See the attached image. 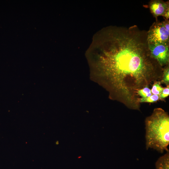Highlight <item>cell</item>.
I'll return each instance as SVG.
<instances>
[{
	"mask_svg": "<svg viewBox=\"0 0 169 169\" xmlns=\"http://www.w3.org/2000/svg\"><path fill=\"white\" fill-rule=\"evenodd\" d=\"M159 100V95L152 94L148 97L140 98L139 102L140 103L144 102L153 103L157 102Z\"/></svg>",
	"mask_w": 169,
	"mask_h": 169,
	"instance_id": "9c48e42d",
	"label": "cell"
},
{
	"mask_svg": "<svg viewBox=\"0 0 169 169\" xmlns=\"http://www.w3.org/2000/svg\"><path fill=\"white\" fill-rule=\"evenodd\" d=\"M169 95V85L164 87L161 94L159 95V100H163Z\"/></svg>",
	"mask_w": 169,
	"mask_h": 169,
	"instance_id": "8fae6325",
	"label": "cell"
},
{
	"mask_svg": "<svg viewBox=\"0 0 169 169\" xmlns=\"http://www.w3.org/2000/svg\"><path fill=\"white\" fill-rule=\"evenodd\" d=\"M163 17L165 18L166 20H168L169 18V9L166 11Z\"/></svg>",
	"mask_w": 169,
	"mask_h": 169,
	"instance_id": "7c38bea8",
	"label": "cell"
},
{
	"mask_svg": "<svg viewBox=\"0 0 169 169\" xmlns=\"http://www.w3.org/2000/svg\"><path fill=\"white\" fill-rule=\"evenodd\" d=\"M86 55L109 98L130 109L140 111L138 90L162 79L163 68L151 55L147 31L136 25L103 28L94 35Z\"/></svg>",
	"mask_w": 169,
	"mask_h": 169,
	"instance_id": "6da1fadb",
	"label": "cell"
},
{
	"mask_svg": "<svg viewBox=\"0 0 169 169\" xmlns=\"http://www.w3.org/2000/svg\"><path fill=\"white\" fill-rule=\"evenodd\" d=\"M161 84H165L166 86L169 85V66L168 64L163 68L162 77L160 81Z\"/></svg>",
	"mask_w": 169,
	"mask_h": 169,
	"instance_id": "52a82bcc",
	"label": "cell"
},
{
	"mask_svg": "<svg viewBox=\"0 0 169 169\" xmlns=\"http://www.w3.org/2000/svg\"><path fill=\"white\" fill-rule=\"evenodd\" d=\"M137 94L139 96L143 98L148 97L152 95L151 92V89L148 86L145 87L138 90L137 92Z\"/></svg>",
	"mask_w": 169,
	"mask_h": 169,
	"instance_id": "30bf717a",
	"label": "cell"
},
{
	"mask_svg": "<svg viewBox=\"0 0 169 169\" xmlns=\"http://www.w3.org/2000/svg\"><path fill=\"white\" fill-rule=\"evenodd\" d=\"M146 148L161 153L167 151L169 144V115L161 108H155L145 120Z\"/></svg>",
	"mask_w": 169,
	"mask_h": 169,
	"instance_id": "7a4b0ae2",
	"label": "cell"
},
{
	"mask_svg": "<svg viewBox=\"0 0 169 169\" xmlns=\"http://www.w3.org/2000/svg\"><path fill=\"white\" fill-rule=\"evenodd\" d=\"M148 43H161L169 44V22L165 20L161 22L156 21L147 31Z\"/></svg>",
	"mask_w": 169,
	"mask_h": 169,
	"instance_id": "3957f363",
	"label": "cell"
},
{
	"mask_svg": "<svg viewBox=\"0 0 169 169\" xmlns=\"http://www.w3.org/2000/svg\"><path fill=\"white\" fill-rule=\"evenodd\" d=\"M151 57L163 67L169 64V44L161 43H148Z\"/></svg>",
	"mask_w": 169,
	"mask_h": 169,
	"instance_id": "277c9868",
	"label": "cell"
},
{
	"mask_svg": "<svg viewBox=\"0 0 169 169\" xmlns=\"http://www.w3.org/2000/svg\"><path fill=\"white\" fill-rule=\"evenodd\" d=\"M160 157L155 163L156 169H169V151Z\"/></svg>",
	"mask_w": 169,
	"mask_h": 169,
	"instance_id": "8992f818",
	"label": "cell"
},
{
	"mask_svg": "<svg viewBox=\"0 0 169 169\" xmlns=\"http://www.w3.org/2000/svg\"><path fill=\"white\" fill-rule=\"evenodd\" d=\"M150 10L155 17L163 16L166 11L169 9V2H164L160 0L151 1L149 4Z\"/></svg>",
	"mask_w": 169,
	"mask_h": 169,
	"instance_id": "5b68a950",
	"label": "cell"
},
{
	"mask_svg": "<svg viewBox=\"0 0 169 169\" xmlns=\"http://www.w3.org/2000/svg\"><path fill=\"white\" fill-rule=\"evenodd\" d=\"M160 81H156L153 84L151 92L152 94L159 95L162 91L164 88L161 85Z\"/></svg>",
	"mask_w": 169,
	"mask_h": 169,
	"instance_id": "ba28073f",
	"label": "cell"
}]
</instances>
